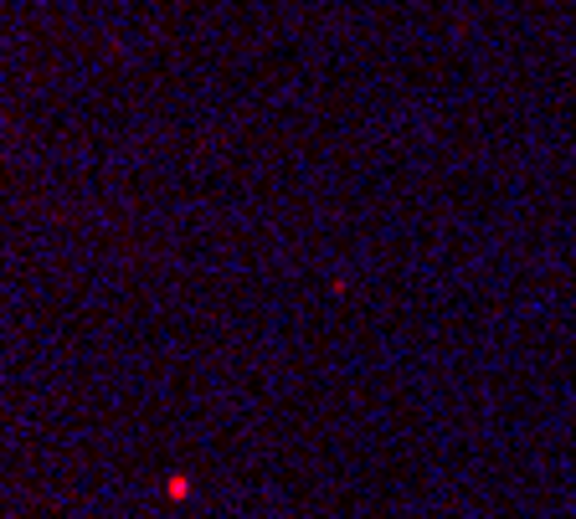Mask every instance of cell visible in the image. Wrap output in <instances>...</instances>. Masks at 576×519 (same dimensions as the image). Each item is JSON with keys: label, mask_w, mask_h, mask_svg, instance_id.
Masks as SVG:
<instances>
[]
</instances>
